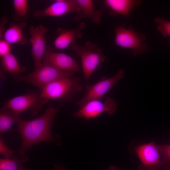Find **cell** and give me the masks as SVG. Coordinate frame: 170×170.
<instances>
[{
    "label": "cell",
    "instance_id": "1",
    "mask_svg": "<svg viewBox=\"0 0 170 170\" xmlns=\"http://www.w3.org/2000/svg\"><path fill=\"white\" fill-rule=\"evenodd\" d=\"M58 110L57 107L50 106L42 115L34 119H18L17 129L22 140L19 153L23 162L26 161L24 156L26 151L33 145L41 142L55 141L56 138L52 134L51 128Z\"/></svg>",
    "mask_w": 170,
    "mask_h": 170
},
{
    "label": "cell",
    "instance_id": "28",
    "mask_svg": "<svg viewBox=\"0 0 170 170\" xmlns=\"http://www.w3.org/2000/svg\"><path fill=\"white\" fill-rule=\"evenodd\" d=\"M24 170H29V169H26L25 168V169Z\"/></svg>",
    "mask_w": 170,
    "mask_h": 170
},
{
    "label": "cell",
    "instance_id": "7",
    "mask_svg": "<svg viewBox=\"0 0 170 170\" xmlns=\"http://www.w3.org/2000/svg\"><path fill=\"white\" fill-rule=\"evenodd\" d=\"M124 71L120 69L114 76L108 78L104 76L95 84L87 85L84 97L77 103L81 107L88 102L94 100H102L105 94L110 90L124 75Z\"/></svg>",
    "mask_w": 170,
    "mask_h": 170
},
{
    "label": "cell",
    "instance_id": "8",
    "mask_svg": "<svg viewBox=\"0 0 170 170\" xmlns=\"http://www.w3.org/2000/svg\"><path fill=\"white\" fill-rule=\"evenodd\" d=\"M116 107L115 101L110 98L103 101L101 100H94L84 105L73 116L76 118L88 120L105 112L109 115L112 114L115 112Z\"/></svg>",
    "mask_w": 170,
    "mask_h": 170
},
{
    "label": "cell",
    "instance_id": "23",
    "mask_svg": "<svg viewBox=\"0 0 170 170\" xmlns=\"http://www.w3.org/2000/svg\"><path fill=\"white\" fill-rule=\"evenodd\" d=\"M15 151L9 148L5 144L2 138H0V153L4 158L10 159L12 157Z\"/></svg>",
    "mask_w": 170,
    "mask_h": 170
},
{
    "label": "cell",
    "instance_id": "22",
    "mask_svg": "<svg viewBox=\"0 0 170 170\" xmlns=\"http://www.w3.org/2000/svg\"><path fill=\"white\" fill-rule=\"evenodd\" d=\"M162 155V170H170V144L160 145Z\"/></svg>",
    "mask_w": 170,
    "mask_h": 170
},
{
    "label": "cell",
    "instance_id": "17",
    "mask_svg": "<svg viewBox=\"0 0 170 170\" xmlns=\"http://www.w3.org/2000/svg\"><path fill=\"white\" fill-rule=\"evenodd\" d=\"M1 65L6 73L18 75L25 71V67L21 66L16 57L11 53L2 57Z\"/></svg>",
    "mask_w": 170,
    "mask_h": 170
},
{
    "label": "cell",
    "instance_id": "11",
    "mask_svg": "<svg viewBox=\"0 0 170 170\" xmlns=\"http://www.w3.org/2000/svg\"><path fill=\"white\" fill-rule=\"evenodd\" d=\"M42 62L72 75L79 70V65L74 59L65 53L53 52L49 47L47 48Z\"/></svg>",
    "mask_w": 170,
    "mask_h": 170
},
{
    "label": "cell",
    "instance_id": "21",
    "mask_svg": "<svg viewBox=\"0 0 170 170\" xmlns=\"http://www.w3.org/2000/svg\"><path fill=\"white\" fill-rule=\"evenodd\" d=\"M155 21L157 24V29L164 37H170V21L162 17H157ZM170 43V40L169 41Z\"/></svg>",
    "mask_w": 170,
    "mask_h": 170
},
{
    "label": "cell",
    "instance_id": "9",
    "mask_svg": "<svg viewBox=\"0 0 170 170\" xmlns=\"http://www.w3.org/2000/svg\"><path fill=\"white\" fill-rule=\"evenodd\" d=\"M39 95L28 94L14 97L8 101L1 108L11 110L14 114L19 115L24 111L31 110L34 115L37 114L43 104Z\"/></svg>",
    "mask_w": 170,
    "mask_h": 170
},
{
    "label": "cell",
    "instance_id": "14",
    "mask_svg": "<svg viewBox=\"0 0 170 170\" xmlns=\"http://www.w3.org/2000/svg\"><path fill=\"white\" fill-rule=\"evenodd\" d=\"M80 7V13L76 15L74 19L78 21L88 18L95 24H99L101 21L102 12L94 8L93 2L91 0H77Z\"/></svg>",
    "mask_w": 170,
    "mask_h": 170
},
{
    "label": "cell",
    "instance_id": "26",
    "mask_svg": "<svg viewBox=\"0 0 170 170\" xmlns=\"http://www.w3.org/2000/svg\"><path fill=\"white\" fill-rule=\"evenodd\" d=\"M54 170H65V167L62 165H59L57 164H55L53 166Z\"/></svg>",
    "mask_w": 170,
    "mask_h": 170
},
{
    "label": "cell",
    "instance_id": "10",
    "mask_svg": "<svg viewBox=\"0 0 170 170\" xmlns=\"http://www.w3.org/2000/svg\"><path fill=\"white\" fill-rule=\"evenodd\" d=\"M47 28L42 24L35 27L31 25L29 28L30 42L31 45V53L34 61V69L42 65L47 48L45 38Z\"/></svg>",
    "mask_w": 170,
    "mask_h": 170
},
{
    "label": "cell",
    "instance_id": "16",
    "mask_svg": "<svg viewBox=\"0 0 170 170\" xmlns=\"http://www.w3.org/2000/svg\"><path fill=\"white\" fill-rule=\"evenodd\" d=\"M25 22H12L3 34L4 40L10 44H25L27 39L24 37L23 30L25 27Z\"/></svg>",
    "mask_w": 170,
    "mask_h": 170
},
{
    "label": "cell",
    "instance_id": "15",
    "mask_svg": "<svg viewBox=\"0 0 170 170\" xmlns=\"http://www.w3.org/2000/svg\"><path fill=\"white\" fill-rule=\"evenodd\" d=\"M141 0H105L104 3L114 14L126 16L136 5L140 4Z\"/></svg>",
    "mask_w": 170,
    "mask_h": 170
},
{
    "label": "cell",
    "instance_id": "25",
    "mask_svg": "<svg viewBox=\"0 0 170 170\" xmlns=\"http://www.w3.org/2000/svg\"><path fill=\"white\" fill-rule=\"evenodd\" d=\"M8 19L5 16H3L1 19L0 23V39L3 35L5 25L8 22Z\"/></svg>",
    "mask_w": 170,
    "mask_h": 170
},
{
    "label": "cell",
    "instance_id": "4",
    "mask_svg": "<svg viewBox=\"0 0 170 170\" xmlns=\"http://www.w3.org/2000/svg\"><path fill=\"white\" fill-rule=\"evenodd\" d=\"M82 87L80 80L71 77L60 78L48 84L41 90L40 97L46 100L70 99L80 92Z\"/></svg>",
    "mask_w": 170,
    "mask_h": 170
},
{
    "label": "cell",
    "instance_id": "5",
    "mask_svg": "<svg viewBox=\"0 0 170 170\" xmlns=\"http://www.w3.org/2000/svg\"><path fill=\"white\" fill-rule=\"evenodd\" d=\"M115 44L118 46L130 49L134 56L147 51L148 45L144 41L145 35L136 32L131 25L126 28L124 24L115 28Z\"/></svg>",
    "mask_w": 170,
    "mask_h": 170
},
{
    "label": "cell",
    "instance_id": "27",
    "mask_svg": "<svg viewBox=\"0 0 170 170\" xmlns=\"http://www.w3.org/2000/svg\"><path fill=\"white\" fill-rule=\"evenodd\" d=\"M109 170H118L116 167L114 166H111L109 169Z\"/></svg>",
    "mask_w": 170,
    "mask_h": 170
},
{
    "label": "cell",
    "instance_id": "20",
    "mask_svg": "<svg viewBox=\"0 0 170 170\" xmlns=\"http://www.w3.org/2000/svg\"><path fill=\"white\" fill-rule=\"evenodd\" d=\"M23 162L22 159L13 157L12 158H1L0 170H24L22 165Z\"/></svg>",
    "mask_w": 170,
    "mask_h": 170
},
{
    "label": "cell",
    "instance_id": "18",
    "mask_svg": "<svg viewBox=\"0 0 170 170\" xmlns=\"http://www.w3.org/2000/svg\"><path fill=\"white\" fill-rule=\"evenodd\" d=\"M14 12L12 18L17 22H25L30 14V8L27 0H14Z\"/></svg>",
    "mask_w": 170,
    "mask_h": 170
},
{
    "label": "cell",
    "instance_id": "2",
    "mask_svg": "<svg viewBox=\"0 0 170 170\" xmlns=\"http://www.w3.org/2000/svg\"><path fill=\"white\" fill-rule=\"evenodd\" d=\"M71 47L76 56L81 59L87 85L92 74L105 61V56L97 45L89 41H86L82 45L73 43Z\"/></svg>",
    "mask_w": 170,
    "mask_h": 170
},
{
    "label": "cell",
    "instance_id": "6",
    "mask_svg": "<svg viewBox=\"0 0 170 170\" xmlns=\"http://www.w3.org/2000/svg\"><path fill=\"white\" fill-rule=\"evenodd\" d=\"M72 75L60 70L42 62L41 65L34 71L21 77V80L41 90L49 83L57 80L71 77Z\"/></svg>",
    "mask_w": 170,
    "mask_h": 170
},
{
    "label": "cell",
    "instance_id": "13",
    "mask_svg": "<svg viewBox=\"0 0 170 170\" xmlns=\"http://www.w3.org/2000/svg\"><path fill=\"white\" fill-rule=\"evenodd\" d=\"M86 27L85 23L81 22L76 27L71 29L59 27L57 29L58 36L53 44L58 49L63 50L82 37V32Z\"/></svg>",
    "mask_w": 170,
    "mask_h": 170
},
{
    "label": "cell",
    "instance_id": "24",
    "mask_svg": "<svg viewBox=\"0 0 170 170\" xmlns=\"http://www.w3.org/2000/svg\"><path fill=\"white\" fill-rule=\"evenodd\" d=\"M10 44L4 40H0V56L2 57L11 53Z\"/></svg>",
    "mask_w": 170,
    "mask_h": 170
},
{
    "label": "cell",
    "instance_id": "3",
    "mask_svg": "<svg viewBox=\"0 0 170 170\" xmlns=\"http://www.w3.org/2000/svg\"><path fill=\"white\" fill-rule=\"evenodd\" d=\"M129 149L130 153L135 154L140 162L138 170H162V155L160 145L154 142L138 143L133 141Z\"/></svg>",
    "mask_w": 170,
    "mask_h": 170
},
{
    "label": "cell",
    "instance_id": "19",
    "mask_svg": "<svg viewBox=\"0 0 170 170\" xmlns=\"http://www.w3.org/2000/svg\"><path fill=\"white\" fill-rule=\"evenodd\" d=\"M20 118L17 115L10 110L1 109L0 114V133L4 134L12 127L14 124L17 122Z\"/></svg>",
    "mask_w": 170,
    "mask_h": 170
},
{
    "label": "cell",
    "instance_id": "12",
    "mask_svg": "<svg viewBox=\"0 0 170 170\" xmlns=\"http://www.w3.org/2000/svg\"><path fill=\"white\" fill-rule=\"evenodd\" d=\"M80 11L77 0H57L46 8L34 11L33 14L36 18L58 17L70 13L78 14Z\"/></svg>",
    "mask_w": 170,
    "mask_h": 170
}]
</instances>
